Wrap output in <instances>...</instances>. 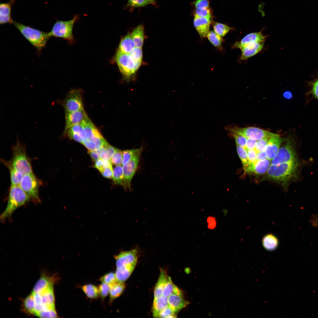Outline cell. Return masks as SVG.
Returning <instances> with one entry per match:
<instances>
[{"label":"cell","instance_id":"obj_13","mask_svg":"<svg viewBox=\"0 0 318 318\" xmlns=\"http://www.w3.org/2000/svg\"><path fill=\"white\" fill-rule=\"evenodd\" d=\"M88 117L84 109L65 113V124L63 135H65L67 131L71 127L82 123Z\"/></svg>","mask_w":318,"mask_h":318},{"label":"cell","instance_id":"obj_40","mask_svg":"<svg viewBox=\"0 0 318 318\" xmlns=\"http://www.w3.org/2000/svg\"><path fill=\"white\" fill-rule=\"evenodd\" d=\"M99 280L102 283H105L111 286L118 281L115 274L112 272H108L100 277Z\"/></svg>","mask_w":318,"mask_h":318},{"label":"cell","instance_id":"obj_43","mask_svg":"<svg viewBox=\"0 0 318 318\" xmlns=\"http://www.w3.org/2000/svg\"><path fill=\"white\" fill-rule=\"evenodd\" d=\"M111 286L107 284L102 283L98 286L99 295L102 300L104 301L105 298L110 294Z\"/></svg>","mask_w":318,"mask_h":318},{"label":"cell","instance_id":"obj_15","mask_svg":"<svg viewBox=\"0 0 318 318\" xmlns=\"http://www.w3.org/2000/svg\"><path fill=\"white\" fill-rule=\"evenodd\" d=\"M82 123L83 126L81 133L82 143L84 141L102 135L88 117L83 120Z\"/></svg>","mask_w":318,"mask_h":318},{"label":"cell","instance_id":"obj_4","mask_svg":"<svg viewBox=\"0 0 318 318\" xmlns=\"http://www.w3.org/2000/svg\"><path fill=\"white\" fill-rule=\"evenodd\" d=\"M12 150V158L9 160L12 165L23 175L33 173L31 159L26 154L25 146L18 139Z\"/></svg>","mask_w":318,"mask_h":318},{"label":"cell","instance_id":"obj_32","mask_svg":"<svg viewBox=\"0 0 318 318\" xmlns=\"http://www.w3.org/2000/svg\"><path fill=\"white\" fill-rule=\"evenodd\" d=\"M125 287L124 282L118 281L111 286L110 292L109 304L119 297L123 293Z\"/></svg>","mask_w":318,"mask_h":318},{"label":"cell","instance_id":"obj_42","mask_svg":"<svg viewBox=\"0 0 318 318\" xmlns=\"http://www.w3.org/2000/svg\"><path fill=\"white\" fill-rule=\"evenodd\" d=\"M258 141L256 143L254 149L257 153L265 150L270 138L273 134Z\"/></svg>","mask_w":318,"mask_h":318},{"label":"cell","instance_id":"obj_26","mask_svg":"<svg viewBox=\"0 0 318 318\" xmlns=\"http://www.w3.org/2000/svg\"><path fill=\"white\" fill-rule=\"evenodd\" d=\"M131 34L135 47L141 48L143 45L144 39V28L143 25L140 24L132 30Z\"/></svg>","mask_w":318,"mask_h":318},{"label":"cell","instance_id":"obj_39","mask_svg":"<svg viewBox=\"0 0 318 318\" xmlns=\"http://www.w3.org/2000/svg\"><path fill=\"white\" fill-rule=\"evenodd\" d=\"M236 150L238 155L241 161L245 170L249 165L247 153L246 149L236 144Z\"/></svg>","mask_w":318,"mask_h":318},{"label":"cell","instance_id":"obj_56","mask_svg":"<svg viewBox=\"0 0 318 318\" xmlns=\"http://www.w3.org/2000/svg\"><path fill=\"white\" fill-rule=\"evenodd\" d=\"M246 151L249 160V164L256 160L257 153L254 149L247 150Z\"/></svg>","mask_w":318,"mask_h":318},{"label":"cell","instance_id":"obj_46","mask_svg":"<svg viewBox=\"0 0 318 318\" xmlns=\"http://www.w3.org/2000/svg\"><path fill=\"white\" fill-rule=\"evenodd\" d=\"M41 318H56L58 317L55 308L41 311L35 315Z\"/></svg>","mask_w":318,"mask_h":318},{"label":"cell","instance_id":"obj_11","mask_svg":"<svg viewBox=\"0 0 318 318\" xmlns=\"http://www.w3.org/2000/svg\"><path fill=\"white\" fill-rule=\"evenodd\" d=\"M143 150L142 147L137 149L134 155L127 163L123 165L124 175L123 187L125 189H130L131 180L138 167L141 154Z\"/></svg>","mask_w":318,"mask_h":318},{"label":"cell","instance_id":"obj_2","mask_svg":"<svg viewBox=\"0 0 318 318\" xmlns=\"http://www.w3.org/2000/svg\"><path fill=\"white\" fill-rule=\"evenodd\" d=\"M30 200L29 196L19 186H11L7 206L0 216L1 220L4 221L7 218L10 219L16 209Z\"/></svg>","mask_w":318,"mask_h":318},{"label":"cell","instance_id":"obj_24","mask_svg":"<svg viewBox=\"0 0 318 318\" xmlns=\"http://www.w3.org/2000/svg\"><path fill=\"white\" fill-rule=\"evenodd\" d=\"M1 161L9 171L11 186H19L23 176V174L17 170L12 165L9 161H6L3 159H2Z\"/></svg>","mask_w":318,"mask_h":318},{"label":"cell","instance_id":"obj_54","mask_svg":"<svg viewBox=\"0 0 318 318\" xmlns=\"http://www.w3.org/2000/svg\"><path fill=\"white\" fill-rule=\"evenodd\" d=\"M209 0H197L193 3L196 8H208Z\"/></svg>","mask_w":318,"mask_h":318},{"label":"cell","instance_id":"obj_62","mask_svg":"<svg viewBox=\"0 0 318 318\" xmlns=\"http://www.w3.org/2000/svg\"><path fill=\"white\" fill-rule=\"evenodd\" d=\"M284 97L287 99H290L292 98V93L289 91H286L285 92L283 93Z\"/></svg>","mask_w":318,"mask_h":318},{"label":"cell","instance_id":"obj_21","mask_svg":"<svg viewBox=\"0 0 318 318\" xmlns=\"http://www.w3.org/2000/svg\"><path fill=\"white\" fill-rule=\"evenodd\" d=\"M88 150L95 151L105 147L109 144L102 135L83 141L82 143Z\"/></svg>","mask_w":318,"mask_h":318},{"label":"cell","instance_id":"obj_51","mask_svg":"<svg viewBox=\"0 0 318 318\" xmlns=\"http://www.w3.org/2000/svg\"><path fill=\"white\" fill-rule=\"evenodd\" d=\"M311 89L309 92L312 97L318 100V77L310 82Z\"/></svg>","mask_w":318,"mask_h":318},{"label":"cell","instance_id":"obj_31","mask_svg":"<svg viewBox=\"0 0 318 318\" xmlns=\"http://www.w3.org/2000/svg\"><path fill=\"white\" fill-rule=\"evenodd\" d=\"M167 276L165 271L163 269H160L159 276L154 289V299H155L162 295Z\"/></svg>","mask_w":318,"mask_h":318},{"label":"cell","instance_id":"obj_27","mask_svg":"<svg viewBox=\"0 0 318 318\" xmlns=\"http://www.w3.org/2000/svg\"><path fill=\"white\" fill-rule=\"evenodd\" d=\"M262 243L266 249L269 251H273L278 247L279 241L276 236L272 234L269 233L263 237Z\"/></svg>","mask_w":318,"mask_h":318},{"label":"cell","instance_id":"obj_14","mask_svg":"<svg viewBox=\"0 0 318 318\" xmlns=\"http://www.w3.org/2000/svg\"><path fill=\"white\" fill-rule=\"evenodd\" d=\"M287 138H284L279 135L273 133L270 136L265 150L267 158L271 160L279 150L282 143Z\"/></svg>","mask_w":318,"mask_h":318},{"label":"cell","instance_id":"obj_1","mask_svg":"<svg viewBox=\"0 0 318 318\" xmlns=\"http://www.w3.org/2000/svg\"><path fill=\"white\" fill-rule=\"evenodd\" d=\"M299 164L296 160L277 165H270L267 173L268 177L284 185L297 178Z\"/></svg>","mask_w":318,"mask_h":318},{"label":"cell","instance_id":"obj_9","mask_svg":"<svg viewBox=\"0 0 318 318\" xmlns=\"http://www.w3.org/2000/svg\"><path fill=\"white\" fill-rule=\"evenodd\" d=\"M286 141V143L279 149L271 160V165H277L297 160L292 139L287 138Z\"/></svg>","mask_w":318,"mask_h":318},{"label":"cell","instance_id":"obj_20","mask_svg":"<svg viewBox=\"0 0 318 318\" xmlns=\"http://www.w3.org/2000/svg\"><path fill=\"white\" fill-rule=\"evenodd\" d=\"M168 306L175 313L186 307L189 302L185 300L183 295L172 294L168 297Z\"/></svg>","mask_w":318,"mask_h":318},{"label":"cell","instance_id":"obj_22","mask_svg":"<svg viewBox=\"0 0 318 318\" xmlns=\"http://www.w3.org/2000/svg\"><path fill=\"white\" fill-rule=\"evenodd\" d=\"M135 47L131 33L128 32L121 38L116 52L130 54Z\"/></svg>","mask_w":318,"mask_h":318},{"label":"cell","instance_id":"obj_34","mask_svg":"<svg viewBox=\"0 0 318 318\" xmlns=\"http://www.w3.org/2000/svg\"><path fill=\"white\" fill-rule=\"evenodd\" d=\"M149 4L147 0H127L124 8L131 12L136 8L144 7Z\"/></svg>","mask_w":318,"mask_h":318},{"label":"cell","instance_id":"obj_58","mask_svg":"<svg viewBox=\"0 0 318 318\" xmlns=\"http://www.w3.org/2000/svg\"><path fill=\"white\" fill-rule=\"evenodd\" d=\"M257 140L249 138H247L246 150L254 149Z\"/></svg>","mask_w":318,"mask_h":318},{"label":"cell","instance_id":"obj_63","mask_svg":"<svg viewBox=\"0 0 318 318\" xmlns=\"http://www.w3.org/2000/svg\"><path fill=\"white\" fill-rule=\"evenodd\" d=\"M149 3L150 4H151L153 6H156V0H147Z\"/></svg>","mask_w":318,"mask_h":318},{"label":"cell","instance_id":"obj_25","mask_svg":"<svg viewBox=\"0 0 318 318\" xmlns=\"http://www.w3.org/2000/svg\"><path fill=\"white\" fill-rule=\"evenodd\" d=\"M137 263H135L120 268H117L115 274L118 281L124 282L130 277Z\"/></svg>","mask_w":318,"mask_h":318},{"label":"cell","instance_id":"obj_60","mask_svg":"<svg viewBox=\"0 0 318 318\" xmlns=\"http://www.w3.org/2000/svg\"><path fill=\"white\" fill-rule=\"evenodd\" d=\"M309 222L313 227L318 228V215H313L310 219Z\"/></svg>","mask_w":318,"mask_h":318},{"label":"cell","instance_id":"obj_10","mask_svg":"<svg viewBox=\"0 0 318 318\" xmlns=\"http://www.w3.org/2000/svg\"><path fill=\"white\" fill-rule=\"evenodd\" d=\"M230 134L236 133L241 135L246 138L257 141L270 135L272 133L263 129L255 127L240 128L236 127L229 126L226 127Z\"/></svg>","mask_w":318,"mask_h":318},{"label":"cell","instance_id":"obj_17","mask_svg":"<svg viewBox=\"0 0 318 318\" xmlns=\"http://www.w3.org/2000/svg\"><path fill=\"white\" fill-rule=\"evenodd\" d=\"M264 42H254L246 45L240 49L241 54L240 59H247L258 54L263 49Z\"/></svg>","mask_w":318,"mask_h":318},{"label":"cell","instance_id":"obj_37","mask_svg":"<svg viewBox=\"0 0 318 318\" xmlns=\"http://www.w3.org/2000/svg\"><path fill=\"white\" fill-rule=\"evenodd\" d=\"M214 31L221 37L224 36L232 28L225 24L218 22L213 24Z\"/></svg>","mask_w":318,"mask_h":318},{"label":"cell","instance_id":"obj_45","mask_svg":"<svg viewBox=\"0 0 318 318\" xmlns=\"http://www.w3.org/2000/svg\"><path fill=\"white\" fill-rule=\"evenodd\" d=\"M112 166V163L110 160L100 158L95 162L94 167L98 170L100 172L105 168Z\"/></svg>","mask_w":318,"mask_h":318},{"label":"cell","instance_id":"obj_44","mask_svg":"<svg viewBox=\"0 0 318 318\" xmlns=\"http://www.w3.org/2000/svg\"><path fill=\"white\" fill-rule=\"evenodd\" d=\"M12 1L1 3L0 4V16H11L12 6Z\"/></svg>","mask_w":318,"mask_h":318},{"label":"cell","instance_id":"obj_30","mask_svg":"<svg viewBox=\"0 0 318 318\" xmlns=\"http://www.w3.org/2000/svg\"><path fill=\"white\" fill-rule=\"evenodd\" d=\"M42 304L51 308L55 307V298L53 286H51L40 293Z\"/></svg>","mask_w":318,"mask_h":318},{"label":"cell","instance_id":"obj_59","mask_svg":"<svg viewBox=\"0 0 318 318\" xmlns=\"http://www.w3.org/2000/svg\"><path fill=\"white\" fill-rule=\"evenodd\" d=\"M13 21L11 16H0V24H4L7 23L12 24Z\"/></svg>","mask_w":318,"mask_h":318},{"label":"cell","instance_id":"obj_23","mask_svg":"<svg viewBox=\"0 0 318 318\" xmlns=\"http://www.w3.org/2000/svg\"><path fill=\"white\" fill-rule=\"evenodd\" d=\"M55 277L42 275L34 287L32 292L40 293L49 287L53 286Z\"/></svg>","mask_w":318,"mask_h":318},{"label":"cell","instance_id":"obj_16","mask_svg":"<svg viewBox=\"0 0 318 318\" xmlns=\"http://www.w3.org/2000/svg\"><path fill=\"white\" fill-rule=\"evenodd\" d=\"M270 164V160L267 158L261 160H256L249 164L244 171L248 173L264 174L267 172Z\"/></svg>","mask_w":318,"mask_h":318},{"label":"cell","instance_id":"obj_49","mask_svg":"<svg viewBox=\"0 0 318 318\" xmlns=\"http://www.w3.org/2000/svg\"><path fill=\"white\" fill-rule=\"evenodd\" d=\"M175 313L168 306L160 313L157 318H176Z\"/></svg>","mask_w":318,"mask_h":318},{"label":"cell","instance_id":"obj_3","mask_svg":"<svg viewBox=\"0 0 318 318\" xmlns=\"http://www.w3.org/2000/svg\"><path fill=\"white\" fill-rule=\"evenodd\" d=\"M12 24L38 52H40L45 47L47 41L50 38L48 33L14 21Z\"/></svg>","mask_w":318,"mask_h":318},{"label":"cell","instance_id":"obj_41","mask_svg":"<svg viewBox=\"0 0 318 318\" xmlns=\"http://www.w3.org/2000/svg\"><path fill=\"white\" fill-rule=\"evenodd\" d=\"M117 148L109 144L103 148L100 154V158L104 160H110L111 158L115 152Z\"/></svg>","mask_w":318,"mask_h":318},{"label":"cell","instance_id":"obj_55","mask_svg":"<svg viewBox=\"0 0 318 318\" xmlns=\"http://www.w3.org/2000/svg\"><path fill=\"white\" fill-rule=\"evenodd\" d=\"M103 148L95 151L88 150V153L89 154L94 162H96L100 158V154Z\"/></svg>","mask_w":318,"mask_h":318},{"label":"cell","instance_id":"obj_57","mask_svg":"<svg viewBox=\"0 0 318 318\" xmlns=\"http://www.w3.org/2000/svg\"><path fill=\"white\" fill-rule=\"evenodd\" d=\"M100 173L104 177L107 178H112L113 173L112 166L105 168Z\"/></svg>","mask_w":318,"mask_h":318},{"label":"cell","instance_id":"obj_38","mask_svg":"<svg viewBox=\"0 0 318 318\" xmlns=\"http://www.w3.org/2000/svg\"><path fill=\"white\" fill-rule=\"evenodd\" d=\"M23 305L26 311L29 313L34 314L36 304L32 294L24 299Z\"/></svg>","mask_w":318,"mask_h":318},{"label":"cell","instance_id":"obj_35","mask_svg":"<svg viewBox=\"0 0 318 318\" xmlns=\"http://www.w3.org/2000/svg\"><path fill=\"white\" fill-rule=\"evenodd\" d=\"M112 178L115 184L124 185V175L122 167L121 165H117L113 170Z\"/></svg>","mask_w":318,"mask_h":318},{"label":"cell","instance_id":"obj_53","mask_svg":"<svg viewBox=\"0 0 318 318\" xmlns=\"http://www.w3.org/2000/svg\"><path fill=\"white\" fill-rule=\"evenodd\" d=\"M129 54L135 61L142 62L143 52L141 48L135 47Z\"/></svg>","mask_w":318,"mask_h":318},{"label":"cell","instance_id":"obj_18","mask_svg":"<svg viewBox=\"0 0 318 318\" xmlns=\"http://www.w3.org/2000/svg\"><path fill=\"white\" fill-rule=\"evenodd\" d=\"M266 36L260 32L251 33L248 34L240 41L237 42L233 45V48H238L241 49L246 45L251 43L256 42L265 41Z\"/></svg>","mask_w":318,"mask_h":318},{"label":"cell","instance_id":"obj_29","mask_svg":"<svg viewBox=\"0 0 318 318\" xmlns=\"http://www.w3.org/2000/svg\"><path fill=\"white\" fill-rule=\"evenodd\" d=\"M172 294L183 295L181 290L173 283L170 277L167 275L162 295L168 298Z\"/></svg>","mask_w":318,"mask_h":318},{"label":"cell","instance_id":"obj_52","mask_svg":"<svg viewBox=\"0 0 318 318\" xmlns=\"http://www.w3.org/2000/svg\"><path fill=\"white\" fill-rule=\"evenodd\" d=\"M137 149L127 150L123 151V159L122 165H123L127 163L132 158Z\"/></svg>","mask_w":318,"mask_h":318},{"label":"cell","instance_id":"obj_33","mask_svg":"<svg viewBox=\"0 0 318 318\" xmlns=\"http://www.w3.org/2000/svg\"><path fill=\"white\" fill-rule=\"evenodd\" d=\"M81 288L86 296L90 299H97L100 296L98 287L92 284L84 285Z\"/></svg>","mask_w":318,"mask_h":318},{"label":"cell","instance_id":"obj_6","mask_svg":"<svg viewBox=\"0 0 318 318\" xmlns=\"http://www.w3.org/2000/svg\"><path fill=\"white\" fill-rule=\"evenodd\" d=\"M78 15H75L70 20H57L53 25L52 30L48 33L49 37L60 38L66 40L70 44L74 42L73 29L74 23L79 19Z\"/></svg>","mask_w":318,"mask_h":318},{"label":"cell","instance_id":"obj_61","mask_svg":"<svg viewBox=\"0 0 318 318\" xmlns=\"http://www.w3.org/2000/svg\"><path fill=\"white\" fill-rule=\"evenodd\" d=\"M266 158H267L265 150L260 152L257 154L256 160H263Z\"/></svg>","mask_w":318,"mask_h":318},{"label":"cell","instance_id":"obj_19","mask_svg":"<svg viewBox=\"0 0 318 318\" xmlns=\"http://www.w3.org/2000/svg\"><path fill=\"white\" fill-rule=\"evenodd\" d=\"M211 19L194 16V26L201 38L206 37L209 32Z\"/></svg>","mask_w":318,"mask_h":318},{"label":"cell","instance_id":"obj_47","mask_svg":"<svg viewBox=\"0 0 318 318\" xmlns=\"http://www.w3.org/2000/svg\"><path fill=\"white\" fill-rule=\"evenodd\" d=\"M123 159V152L117 149L115 152L111 157L110 160L112 164L117 165L122 164Z\"/></svg>","mask_w":318,"mask_h":318},{"label":"cell","instance_id":"obj_28","mask_svg":"<svg viewBox=\"0 0 318 318\" xmlns=\"http://www.w3.org/2000/svg\"><path fill=\"white\" fill-rule=\"evenodd\" d=\"M168 306L167 297L162 295L154 299L152 307L153 317L157 318L160 313Z\"/></svg>","mask_w":318,"mask_h":318},{"label":"cell","instance_id":"obj_7","mask_svg":"<svg viewBox=\"0 0 318 318\" xmlns=\"http://www.w3.org/2000/svg\"><path fill=\"white\" fill-rule=\"evenodd\" d=\"M41 184L40 180L32 173L23 175L19 186L31 201L37 204L41 202L39 189Z\"/></svg>","mask_w":318,"mask_h":318},{"label":"cell","instance_id":"obj_50","mask_svg":"<svg viewBox=\"0 0 318 318\" xmlns=\"http://www.w3.org/2000/svg\"><path fill=\"white\" fill-rule=\"evenodd\" d=\"M230 134L234 137L236 145L241 146L246 150L247 138L246 137L236 133Z\"/></svg>","mask_w":318,"mask_h":318},{"label":"cell","instance_id":"obj_5","mask_svg":"<svg viewBox=\"0 0 318 318\" xmlns=\"http://www.w3.org/2000/svg\"><path fill=\"white\" fill-rule=\"evenodd\" d=\"M112 62L117 64L123 79L127 82L133 77L141 63L135 61L129 54L117 52Z\"/></svg>","mask_w":318,"mask_h":318},{"label":"cell","instance_id":"obj_36","mask_svg":"<svg viewBox=\"0 0 318 318\" xmlns=\"http://www.w3.org/2000/svg\"><path fill=\"white\" fill-rule=\"evenodd\" d=\"M206 37L214 47L218 48L221 47L223 40L221 37L214 31H209Z\"/></svg>","mask_w":318,"mask_h":318},{"label":"cell","instance_id":"obj_48","mask_svg":"<svg viewBox=\"0 0 318 318\" xmlns=\"http://www.w3.org/2000/svg\"><path fill=\"white\" fill-rule=\"evenodd\" d=\"M194 16L211 19V12L208 8H196L194 11Z\"/></svg>","mask_w":318,"mask_h":318},{"label":"cell","instance_id":"obj_12","mask_svg":"<svg viewBox=\"0 0 318 318\" xmlns=\"http://www.w3.org/2000/svg\"><path fill=\"white\" fill-rule=\"evenodd\" d=\"M138 257V251L137 248L121 252L114 256L117 268H120L126 266L137 263Z\"/></svg>","mask_w":318,"mask_h":318},{"label":"cell","instance_id":"obj_8","mask_svg":"<svg viewBox=\"0 0 318 318\" xmlns=\"http://www.w3.org/2000/svg\"><path fill=\"white\" fill-rule=\"evenodd\" d=\"M57 102L63 106L65 113L83 109L82 92L80 90H70L62 100H58Z\"/></svg>","mask_w":318,"mask_h":318}]
</instances>
